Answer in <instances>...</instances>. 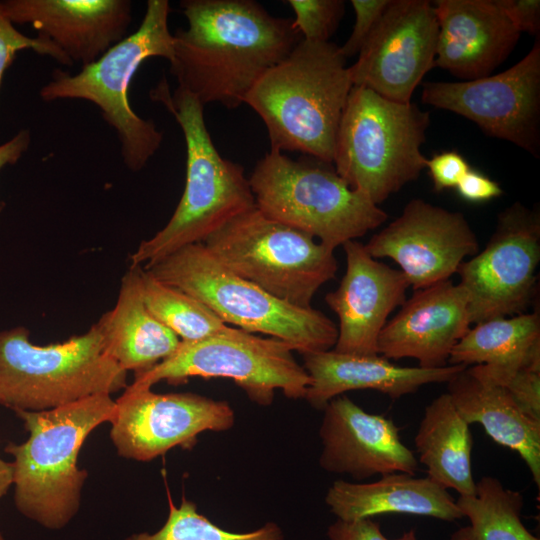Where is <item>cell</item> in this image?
<instances>
[{
  "label": "cell",
  "instance_id": "cell-3",
  "mask_svg": "<svg viewBox=\"0 0 540 540\" xmlns=\"http://www.w3.org/2000/svg\"><path fill=\"white\" fill-rule=\"evenodd\" d=\"M179 124L186 144V180L168 223L131 254V266L147 267L191 244L203 243L237 215L256 206L249 179L240 164L223 158L208 132L204 105L176 88L166 77L150 91Z\"/></svg>",
  "mask_w": 540,
  "mask_h": 540
},
{
  "label": "cell",
  "instance_id": "cell-8",
  "mask_svg": "<svg viewBox=\"0 0 540 540\" xmlns=\"http://www.w3.org/2000/svg\"><path fill=\"white\" fill-rule=\"evenodd\" d=\"M249 179L256 207L335 250L381 226L387 213L352 189L332 163L303 155L297 160L270 150Z\"/></svg>",
  "mask_w": 540,
  "mask_h": 540
},
{
  "label": "cell",
  "instance_id": "cell-36",
  "mask_svg": "<svg viewBox=\"0 0 540 540\" xmlns=\"http://www.w3.org/2000/svg\"><path fill=\"white\" fill-rule=\"evenodd\" d=\"M499 8L520 32L540 36L539 0H495Z\"/></svg>",
  "mask_w": 540,
  "mask_h": 540
},
{
  "label": "cell",
  "instance_id": "cell-40",
  "mask_svg": "<svg viewBox=\"0 0 540 540\" xmlns=\"http://www.w3.org/2000/svg\"><path fill=\"white\" fill-rule=\"evenodd\" d=\"M13 484V467L12 463L4 461L0 457V498L4 496L10 486ZM0 540H4L0 533Z\"/></svg>",
  "mask_w": 540,
  "mask_h": 540
},
{
  "label": "cell",
  "instance_id": "cell-11",
  "mask_svg": "<svg viewBox=\"0 0 540 540\" xmlns=\"http://www.w3.org/2000/svg\"><path fill=\"white\" fill-rule=\"evenodd\" d=\"M293 351L279 339L231 327L227 332L200 340L181 341L168 358L136 374L133 384L151 388L161 381L180 385L192 377L228 378L252 402L267 407L272 404L276 389L293 400L306 396L310 377Z\"/></svg>",
  "mask_w": 540,
  "mask_h": 540
},
{
  "label": "cell",
  "instance_id": "cell-21",
  "mask_svg": "<svg viewBox=\"0 0 540 540\" xmlns=\"http://www.w3.org/2000/svg\"><path fill=\"white\" fill-rule=\"evenodd\" d=\"M433 5L439 27L435 67L463 81L489 76L520 38L495 0H437Z\"/></svg>",
  "mask_w": 540,
  "mask_h": 540
},
{
  "label": "cell",
  "instance_id": "cell-28",
  "mask_svg": "<svg viewBox=\"0 0 540 540\" xmlns=\"http://www.w3.org/2000/svg\"><path fill=\"white\" fill-rule=\"evenodd\" d=\"M456 503L469 524L449 540H540L522 521L521 493L505 488L497 478L482 477L475 495L459 496Z\"/></svg>",
  "mask_w": 540,
  "mask_h": 540
},
{
  "label": "cell",
  "instance_id": "cell-33",
  "mask_svg": "<svg viewBox=\"0 0 540 540\" xmlns=\"http://www.w3.org/2000/svg\"><path fill=\"white\" fill-rule=\"evenodd\" d=\"M355 12V23L351 34L340 46L341 54L347 59L359 54L373 31L390 0H351Z\"/></svg>",
  "mask_w": 540,
  "mask_h": 540
},
{
  "label": "cell",
  "instance_id": "cell-30",
  "mask_svg": "<svg viewBox=\"0 0 540 540\" xmlns=\"http://www.w3.org/2000/svg\"><path fill=\"white\" fill-rule=\"evenodd\" d=\"M168 501V518L160 530L152 534H133L125 540H285L281 528L274 522L246 533L229 532L200 514L194 502L183 498L176 507L170 496Z\"/></svg>",
  "mask_w": 540,
  "mask_h": 540
},
{
  "label": "cell",
  "instance_id": "cell-34",
  "mask_svg": "<svg viewBox=\"0 0 540 540\" xmlns=\"http://www.w3.org/2000/svg\"><path fill=\"white\" fill-rule=\"evenodd\" d=\"M494 382L507 389L526 415L540 421V371L520 369Z\"/></svg>",
  "mask_w": 540,
  "mask_h": 540
},
{
  "label": "cell",
  "instance_id": "cell-1",
  "mask_svg": "<svg viewBox=\"0 0 540 540\" xmlns=\"http://www.w3.org/2000/svg\"><path fill=\"white\" fill-rule=\"evenodd\" d=\"M186 28L173 34L170 71L204 106L242 105L255 83L302 40L292 18L254 0H182Z\"/></svg>",
  "mask_w": 540,
  "mask_h": 540
},
{
  "label": "cell",
  "instance_id": "cell-24",
  "mask_svg": "<svg viewBox=\"0 0 540 540\" xmlns=\"http://www.w3.org/2000/svg\"><path fill=\"white\" fill-rule=\"evenodd\" d=\"M447 393L469 425L480 424L495 442L519 454L539 487L540 421L526 415L504 386L474 366L453 377Z\"/></svg>",
  "mask_w": 540,
  "mask_h": 540
},
{
  "label": "cell",
  "instance_id": "cell-27",
  "mask_svg": "<svg viewBox=\"0 0 540 540\" xmlns=\"http://www.w3.org/2000/svg\"><path fill=\"white\" fill-rule=\"evenodd\" d=\"M414 443L427 477L445 489L455 490L459 496L475 495L472 435L448 393L425 407Z\"/></svg>",
  "mask_w": 540,
  "mask_h": 540
},
{
  "label": "cell",
  "instance_id": "cell-2",
  "mask_svg": "<svg viewBox=\"0 0 540 540\" xmlns=\"http://www.w3.org/2000/svg\"><path fill=\"white\" fill-rule=\"evenodd\" d=\"M352 87L340 46L302 39L255 83L244 103L264 122L270 150L297 151L332 163Z\"/></svg>",
  "mask_w": 540,
  "mask_h": 540
},
{
  "label": "cell",
  "instance_id": "cell-18",
  "mask_svg": "<svg viewBox=\"0 0 540 540\" xmlns=\"http://www.w3.org/2000/svg\"><path fill=\"white\" fill-rule=\"evenodd\" d=\"M346 272L338 288L325 302L338 316L339 328L332 350L372 356L378 354V339L389 315L406 300L410 287L401 270L377 261L356 241L343 245Z\"/></svg>",
  "mask_w": 540,
  "mask_h": 540
},
{
  "label": "cell",
  "instance_id": "cell-17",
  "mask_svg": "<svg viewBox=\"0 0 540 540\" xmlns=\"http://www.w3.org/2000/svg\"><path fill=\"white\" fill-rule=\"evenodd\" d=\"M323 411L319 428V465L323 470L356 480L391 473L416 474L415 454L402 442L391 419L366 412L344 394L329 401Z\"/></svg>",
  "mask_w": 540,
  "mask_h": 540
},
{
  "label": "cell",
  "instance_id": "cell-29",
  "mask_svg": "<svg viewBox=\"0 0 540 540\" xmlns=\"http://www.w3.org/2000/svg\"><path fill=\"white\" fill-rule=\"evenodd\" d=\"M140 284L148 310L183 342L200 340L231 328L201 301L159 281L143 267Z\"/></svg>",
  "mask_w": 540,
  "mask_h": 540
},
{
  "label": "cell",
  "instance_id": "cell-22",
  "mask_svg": "<svg viewBox=\"0 0 540 540\" xmlns=\"http://www.w3.org/2000/svg\"><path fill=\"white\" fill-rule=\"evenodd\" d=\"M301 355L310 377L304 399L318 410L352 390L372 389L398 399L427 384L448 383L467 368L449 364L440 368L403 367L379 355L359 356L334 350Z\"/></svg>",
  "mask_w": 540,
  "mask_h": 540
},
{
  "label": "cell",
  "instance_id": "cell-35",
  "mask_svg": "<svg viewBox=\"0 0 540 540\" xmlns=\"http://www.w3.org/2000/svg\"><path fill=\"white\" fill-rule=\"evenodd\" d=\"M425 168L437 192L455 188L470 169L466 159L457 151H445L426 160Z\"/></svg>",
  "mask_w": 540,
  "mask_h": 540
},
{
  "label": "cell",
  "instance_id": "cell-37",
  "mask_svg": "<svg viewBox=\"0 0 540 540\" xmlns=\"http://www.w3.org/2000/svg\"><path fill=\"white\" fill-rule=\"evenodd\" d=\"M328 540H389L372 518L336 519L327 529Z\"/></svg>",
  "mask_w": 540,
  "mask_h": 540
},
{
  "label": "cell",
  "instance_id": "cell-6",
  "mask_svg": "<svg viewBox=\"0 0 540 540\" xmlns=\"http://www.w3.org/2000/svg\"><path fill=\"white\" fill-rule=\"evenodd\" d=\"M170 11L167 0H148L142 22L134 33L76 74L54 70L39 92L45 102L79 99L96 105L104 121L115 130L123 162L132 171L141 170L163 141V132L156 124L132 109L128 92L145 60L161 57L172 62L174 37L168 25Z\"/></svg>",
  "mask_w": 540,
  "mask_h": 540
},
{
  "label": "cell",
  "instance_id": "cell-10",
  "mask_svg": "<svg viewBox=\"0 0 540 540\" xmlns=\"http://www.w3.org/2000/svg\"><path fill=\"white\" fill-rule=\"evenodd\" d=\"M203 245L233 273L300 308H311L317 290L338 270L333 249L256 206L228 221Z\"/></svg>",
  "mask_w": 540,
  "mask_h": 540
},
{
  "label": "cell",
  "instance_id": "cell-23",
  "mask_svg": "<svg viewBox=\"0 0 540 540\" xmlns=\"http://www.w3.org/2000/svg\"><path fill=\"white\" fill-rule=\"evenodd\" d=\"M325 503L342 520L381 514H410L449 522L463 518L447 489L429 477L406 473L385 474L369 483L336 480L327 490Z\"/></svg>",
  "mask_w": 540,
  "mask_h": 540
},
{
  "label": "cell",
  "instance_id": "cell-32",
  "mask_svg": "<svg viewBox=\"0 0 540 540\" xmlns=\"http://www.w3.org/2000/svg\"><path fill=\"white\" fill-rule=\"evenodd\" d=\"M26 49L49 56L61 65L71 66L65 55L52 42L38 35L28 37L21 33L0 10V85L17 53Z\"/></svg>",
  "mask_w": 540,
  "mask_h": 540
},
{
  "label": "cell",
  "instance_id": "cell-9",
  "mask_svg": "<svg viewBox=\"0 0 540 540\" xmlns=\"http://www.w3.org/2000/svg\"><path fill=\"white\" fill-rule=\"evenodd\" d=\"M24 326L0 331V405L43 411L125 389L127 371L104 351L100 329L45 346Z\"/></svg>",
  "mask_w": 540,
  "mask_h": 540
},
{
  "label": "cell",
  "instance_id": "cell-13",
  "mask_svg": "<svg viewBox=\"0 0 540 540\" xmlns=\"http://www.w3.org/2000/svg\"><path fill=\"white\" fill-rule=\"evenodd\" d=\"M539 261V211L516 202L499 213L485 248L458 268L471 324L523 313Z\"/></svg>",
  "mask_w": 540,
  "mask_h": 540
},
{
  "label": "cell",
  "instance_id": "cell-4",
  "mask_svg": "<svg viewBox=\"0 0 540 540\" xmlns=\"http://www.w3.org/2000/svg\"><path fill=\"white\" fill-rule=\"evenodd\" d=\"M115 407L111 395L97 394L50 410L16 411L29 437L5 452L14 458V500L24 516L56 530L76 515L87 478L77 466L79 451L97 426L113 420Z\"/></svg>",
  "mask_w": 540,
  "mask_h": 540
},
{
  "label": "cell",
  "instance_id": "cell-39",
  "mask_svg": "<svg viewBox=\"0 0 540 540\" xmlns=\"http://www.w3.org/2000/svg\"><path fill=\"white\" fill-rule=\"evenodd\" d=\"M31 143V134L28 129L18 131L7 142L0 144V169L15 164L28 150ZM2 204H0V211Z\"/></svg>",
  "mask_w": 540,
  "mask_h": 540
},
{
  "label": "cell",
  "instance_id": "cell-5",
  "mask_svg": "<svg viewBox=\"0 0 540 540\" xmlns=\"http://www.w3.org/2000/svg\"><path fill=\"white\" fill-rule=\"evenodd\" d=\"M208 306L224 323L279 339L300 354L334 348L338 328L321 311L280 300L222 265L203 245H187L143 267Z\"/></svg>",
  "mask_w": 540,
  "mask_h": 540
},
{
  "label": "cell",
  "instance_id": "cell-19",
  "mask_svg": "<svg viewBox=\"0 0 540 540\" xmlns=\"http://www.w3.org/2000/svg\"><path fill=\"white\" fill-rule=\"evenodd\" d=\"M129 0H0L13 24H29L71 66H87L123 40L132 23Z\"/></svg>",
  "mask_w": 540,
  "mask_h": 540
},
{
  "label": "cell",
  "instance_id": "cell-38",
  "mask_svg": "<svg viewBox=\"0 0 540 540\" xmlns=\"http://www.w3.org/2000/svg\"><path fill=\"white\" fill-rule=\"evenodd\" d=\"M459 196L469 202H485L503 194L500 185L479 171L469 169L455 187Z\"/></svg>",
  "mask_w": 540,
  "mask_h": 540
},
{
  "label": "cell",
  "instance_id": "cell-41",
  "mask_svg": "<svg viewBox=\"0 0 540 540\" xmlns=\"http://www.w3.org/2000/svg\"><path fill=\"white\" fill-rule=\"evenodd\" d=\"M394 540H418L416 537L415 530H409L405 533H403L400 537L394 539Z\"/></svg>",
  "mask_w": 540,
  "mask_h": 540
},
{
  "label": "cell",
  "instance_id": "cell-12",
  "mask_svg": "<svg viewBox=\"0 0 540 540\" xmlns=\"http://www.w3.org/2000/svg\"><path fill=\"white\" fill-rule=\"evenodd\" d=\"M422 103L461 115L486 135L540 156V37L515 65L469 81H427Z\"/></svg>",
  "mask_w": 540,
  "mask_h": 540
},
{
  "label": "cell",
  "instance_id": "cell-31",
  "mask_svg": "<svg viewBox=\"0 0 540 540\" xmlns=\"http://www.w3.org/2000/svg\"><path fill=\"white\" fill-rule=\"evenodd\" d=\"M294 26L305 41L328 42L345 12L342 0H288Z\"/></svg>",
  "mask_w": 540,
  "mask_h": 540
},
{
  "label": "cell",
  "instance_id": "cell-16",
  "mask_svg": "<svg viewBox=\"0 0 540 540\" xmlns=\"http://www.w3.org/2000/svg\"><path fill=\"white\" fill-rule=\"evenodd\" d=\"M375 259L390 258L414 291L450 279L468 256L479 252L465 216L423 199L410 200L401 215L364 245Z\"/></svg>",
  "mask_w": 540,
  "mask_h": 540
},
{
  "label": "cell",
  "instance_id": "cell-26",
  "mask_svg": "<svg viewBox=\"0 0 540 540\" xmlns=\"http://www.w3.org/2000/svg\"><path fill=\"white\" fill-rule=\"evenodd\" d=\"M449 365H474L491 380L520 369L540 371L538 312L474 324L452 349Z\"/></svg>",
  "mask_w": 540,
  "mask_h": 540
},
{
  "label": "cell",
  "instance_id": "cell-20",
  "mask_svg": "<svg viewBox=\"0 0 540 540\" xmlns=\"http://www.w3.org/2000/svg\"><path fill=\"white\" fill-rule=\"evenodd\" d=\"M400 307L380 333L378 354L388 360L413 358L422 368L448 365L452 349L472 325L465 289L448 279L415 290Z\"/></svg>",
  "mask_w": 540,
  "mask_h": 540
},
{
  "label": "cell",
  "instance_id": "cell-15",
  "mask_svg": "<svg viewBox=\"0 0 540 540\" xmlns=\"http://www.w3.org/2000/svg\"><path fill=\"white\" fill-rule=\"evenodd\" d=\"M438 33L433 2L390 0L356 62L348 67L353 86L391 101L411 102L417 86L435 67Z\"/></svg>",
  "mask_w": 540,
  "mask_h": 540
},
{
  "label": "cell",
  "instance_id": "cell-25",
  "mask_svg": "<svg viewBox=\"0 0 540 540\" xmlns=\"http://www.w3.org/2000/svg\"><path fill=\"white\" fill-rule=\"evenodd\" d=\"M140 266L122 277L115 306L96 322L105 353L121 368L145 372L172 355L181 340L148 310L141 291Z\"/></svg>",
  "mask_w": 540,
  "mask_h": 540
},
{
  "label": "cell",
  "instance_id": "cell-14",
  "mask_svg": "<svg viewBox=\"0 0 540 540\" xmlns=\"http://www.w3.org/2000/svg\"><path fill=\"white\" fill-rule=\"evenodd\" d=\"M115 403L111 440L118 455L137 461L177 446L190 449L200 433L227 431L235 423L227 401L195 393L159 394L132 383Z\"/></svg>",
  "mask_w": 540,
  "mask_h": 540
},
{
  "label": "cell",
  "instance_id": "cell-7",
  "mask_svg": "<svg viewBox=\"0 0 540 540\" xmlns=\"http://www.w3.org/2000/svg\"><path fill=\"white\" fill-rule=\"evenodd\" d=\"M429 125V112L417 104L391 101L353 86L336 135L334 169L379 206L425 168L421 146Z\"/></svg>",
  "mask_w": 540,
  "mask_h": 540
}]
</instances>
